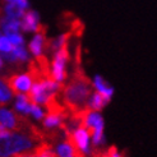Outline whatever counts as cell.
Wrapping results in <instances>:
<instances>
[{
  "mask_svg": "<svg viewBox=\"0 0 157 157\" xmlns=\"http://www.w3.org/2000/svg\"><path fill=\"white\" fill-rule=\"evenodd\" d=\"M31 115H32L36 120H42L44 116H45V113L44 110L41 109L40 105H36V104H32V106H31Z\"/></svg>",
  "mask_w": 157,
  "mask_h": 157,
  "instance_id": "cell-15",
  "label": "cell"
},
{
  "mask_svg": "<svg viewBox=\"0 0 157 157\" xmlns=\"http://www.w3.org/2000/svg\"><path fill=\"white\" fill-rule=\"evenodd\" d=\"M92 83H93V87L96 88L97 92H100L105 98L111 101V97L114 95V88L104 79L102 77H101V75H96Z\"/></svg>",
  "mask_w": 157,
  "mask_h": 157,
  "instance_id": "cell-8",
  "label": "cell"
},
{
  "mask_svg": "<svg viewBox=\"0 0 157 157\" xmlns=\"http://www.w3.org/2000/svg\"><path fill=\"white\" fill-rule=\"evenodd\" d=\"M69 60H70V54H69V42H68L63 45L56 52H54V59L50 65V77L52 81L63 83L67 79L68 77L67 65Z\"/></svg>",
  "mask_w": 157,
  "mask_h": 157,
  "instance_id": "cell-3",
  "label": "cell"
},
{
  "mask_svg": "<svg viewBox=\"0 0 157 157\" xmlns=\"http://www.w3.org/2000/svg\"><path fill=\"white\" fill-rule=\"evenodd\" d=\"M2 56L9 63H17L18 59H17V55L15 52L12 50V51H8V52H2Z\"/></svg>",
  "mask_w": 157,
  "mask_h": 157,
  "instance_id": "cell-18",
  "label": "cell"
},
{
  "mask_svg": "<svg viewBox=\"0 0 157 157\" xmlns=\"http://www.w3.org/2000/svg\"><path fill=\"white\" fill-rule=\"evenodd\" d=\"M13 46H23V37L18 33H10L6 36Z\"/></svg>",
  "mask_w": 157,
  "mask_h": 157,
  "instance_id": "cell-17",
  "label": "cell"
},
{
  "mask_svg": "<svg viewBox=\"0 0 157 157\" xmlns=\"http://www.w3.org/2000/svg\"><path fill=\"white\" fill-rule=\"evenodd\" d=\"M42 140V132L32 125L23 132L5 129L0 132V157H15L29 152Z\"/></svg>",
  "mask_w": 157,
  "mask_h": 157,
  "instance_id": "cell-2",
  "label": "cell"
},
{
  "mask_svg": "<svg viewBox=\"0 0 157 157\" xmlns=\"http://www.w3.org/2000/svg\"><path fill=\"white\" fill-rule=\"evenodd\" d=\"M17 96V100H15V110L19 113V115L26 116L31 113V106H32V102L28 100L26 93H19V95H15Z\"/></svg>",
  "mask_w": 157,
  "mask_h": 157,
  "instance_id": "cell-11",
  "label": "cell"
},
{
  "mask_svg": "<svg viewBox=\"0 0 157 157\" xmlns=\"http://www.w3.org/2000/svg\"><path fill=\"white\" fill-rule=\"evenodd\" d=\"M9 4H13V5H17L18 8H21V9H27L28 8V2L27 0H6Z\"/></svg>",
  "mask_w": 157,
  "mask_h": 157,
  "instance_id": "cell-19",
  "label": "cell"
},
{
  "mask_svg": "<svg viewBox=\"0 0 157 157\" xmlns=\"http://www.w3.org/2000/svg\"><path fill=\"white\" fill-rule=\"evenodd\" d=\"M46 33H41V32H37L36 36L31 40L29 42V51L32 52L35 56H40V55H42V50L45 48V45H46Z\"/></svg>",
  "mask_w": 157,
  "mask_h": 157,
  "instance_id": "cell-10",
  "label": "cell"
},
{
  "mask_svg": "<svg viewBox=\"0 0 157 157\" xmlns=\"http://www.w3.org/2000/svg\"><path fill=\"white\" fill-rule=\"evenodd\" d=\"M0 35H2V32H0Z\"/></svg>",
  "mask_w": 157,
  "mask_h": 157,
  "instance_id": "cell-21",
  "label": "cell"
},
{
  "mask_svg": "<svg viewBox=\"0 0 157 157\" xmlns=\"http://www.w3.org/2000/svg\"><path fill=\"white\" fill-rule=\"evenodd\" d=\"M23 21L21 22V28L25 32H32L36 29L37 25L40 23V15L35 10H28L23 14Z\"/></svg>",
  "mask_w": 157,
  "mask_h": 157,
  "instance_id": "cell-7",
  "label": "cell"
},
{
  "mask_svg": "<svg viewBox=\"0 0 157 157\" xmlns=\"http://www.w3.org/2000/svg\"><path fill=\"white\" fill-rule=\"evenodd\" d=\"M4 13H5V17L8 18H12V19H19L23 17L25 14V10L18 8L17 5H13V4H8L4 8Z\"/></svg>",
  "mask_w": 157,
  "mask_h": 157,
  "instance_id": "cell-13",
  "label": "cell"
},
{
  "mask_svg": "<svg viewBox=\"0 0 157 157\" xmlns=\"http://www.w3.org/2000/svg\"><path fill=\"white\" fill-rule=\"evenodd\" d=\"M0 124L8 130H22L31 125L22 115L3 106H0Z\"/></svg>",
  "mask_w": 157,
  "mask_h": 157,
  "instance_id": "cell-5",
  "label": "cell"
},
{
  "mask_svg": "<svg viewBox=\"0 0 157 157\" xmlns=\"http://www.w3.org/2000/svg\"><path fill=\"white\" fill-rule=\"evenodd\" d=\"M3 68V60H2V58H0V69Z\"/></svg>",
  "mask_w": 157,
  "mask_h": 157,
  "instance_id": "cell-20",
  "label": "cell"
},
{
  "mask_svg": "<svg viewBox=\"0 0 157 157\" xmlns=\"http://www.w3.org/2000/svg\"><path fill=\"white\" fill-rule=\"evenodd\" d=\"M110 102V100L105 98L100 92H92V95L88 98V102H87V109L92 110V111H101L107 104Z\"/></svg>",
  "mask_w": 157,
  "mask_h": 157,
  "instance_id": "cell-9",
  "label": "cell"
},
{
  "mask_svg": "<svg viewBox=\"0 0 157 157\" xmlns=\"http://www.w3.org/2000/svg\"><path fill=\"white\" fill-rule=\"evenodd\" d=\"M13 51L17 55V59L21 63H25L28 60V52L25 50L23 46H13Z\"/></svg>",
  "mask_w": 157,
  "mask_h": 157,
  "instance_id": "cell-14",
  "label": "cell"
},
{
  "mask_svg": "<svg viewBox=\"0 0 157 157\" xmlns=\"http://www.w3.org/2000/svg\"><path fill=\"white\" fill-rule=\"evenodd\" d=\"M2 79L5 82V84L9 87L12 93L14 95H19V93H27L32 86L33 81L31 74L27 72L25 74H10L5 75Z\"/></svg>",
  "mask_w": 157,
  "mask_h": 157,
  "instance_id": "cell-6",
  "label": "cell"
},
{
  "mask_svg": "<svg viewBox=\"0 0 157 157\" xmlns=\"http://www.w3.org/2000/svg\"><path fill=\"white\" fill-rule=\"evenodd\" d=\"M13 93L9 90V87L5 84L3 79H0V106H4L10 102Z\"/></svg>",
  "mask_w": 157,
  "mask_h": 157,
  "instance_id": "cell-12",
  "label": "cell"
},
{
  "mask_svg": "<svg viewBox=\"0 0 157 157\" xmlns=\"http://www.w3.org/2000/svg\"><path fill=\"white\" fill-rule=\"evenodd\" d=\"M65 138L69 139L72 142V144L77 148V151L81 155H83L84 157L93 155L91 150V134L87 128H84V127L77 128L73 133H70Z\"/></svg>",
  "mask_w": 157,
  "mask_h": 157,
  "instance_id": "cell-4",
  "label": "cell"
},
{
  "mask_svg": "<svg viewBox=\"0 0 157 157\" xmlns=\"http://www.w3.org/2000/svg\"><path fill=\"white\" fill-rule=\"evenodd\" d=\"M13 50V45L10 44L9 38L6 36H0V51L2 52H8Z\"/></svg>",
  "mask_w": 157,
  "mask_h": 157,
  "instance_id": "cell-16",
  "label": "cell"
},
{
  "mask_svg": "<svg viewBox=\"0 0 157 157\" xmlns=\"http://www.w3.org/2000/svg\"><path fill=\"white\" fill-rule=\"evenodd\" d=\"M93 92V83L86 75L81 64H75L73 74L68 83H61L58 95L61 97V104L68 111L79 113L87 109L88 98Z\"/></svg>",
  "mask_w": 157,
  "mask_h": 157,
  "instance_id": "cell-1",
  "label": "cell"
}]
</instances>
